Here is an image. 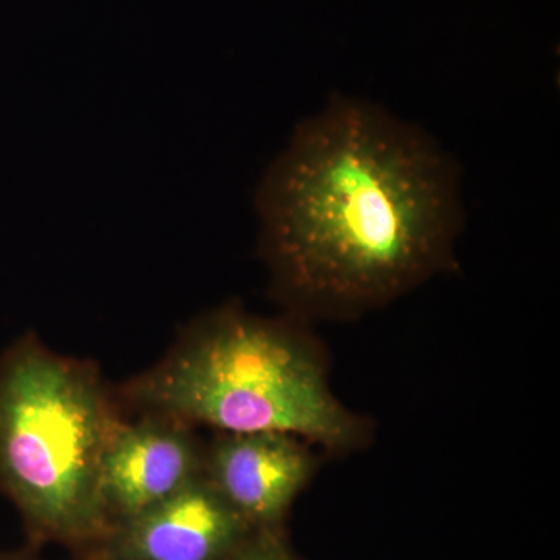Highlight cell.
I'll return each instance as SVG.
<instances>
[{"label": "cell", "instance_id": "obj_4", "mask_svg": "<svg viewBox=\"0 0 560 560\" xmlns=\"http://www.w3.org/2000/svg\"><path fill=\"white\" fill-rule=\"evenodd\" d=\"M319 467L318 448L293 434L217 431L206 444L202 477L250 529L285 528Z\"/></svg>", "mask_w": 560, "mask_h": 560}, {"label": "cell", "instance_id": "obj_8", "mask_svg": "<svg viewBox=\"0 0 560 560\" xmlns=\"http://www.w3.org/2000/svg\"><path fill=\"white\" fill-rule=\"evenodd\" d=\"M0 560H43L35 547L22 548L16 551H0Z\"/></svg>", "mask_w": 560, "mask_h": 560}, {"label": "cell", "instance_id": "obj_2", "mask_svg": "<svg viewBox=\"0 0 560 560\" xmlns=\"http://www.w3.org/2000/svg\"><path fill=\"white\" fill-rule=\"evenodd\" d=\"M117 400L224 433L293 434L329 456L366 451L375 436L374 422L331 389L329 352L312 324L253 315L238 302L195 319Z\"/></svg>", "mask_w": 560, "mask_h": 560}, {"label": "cell", "instance_id": "obj_6", "mask_svg": "<svg viewBox=\"0 0 560 560\" xmlns=\"http://www.w3.org/2000/svg\"><path fill=\"white\" fill-rule=\"evenodd\" d=\"M250 530L205 477L116 523L86 560H223Z\"/></svg>", "mask_w": 560, "mask_h": 560}, {"label": "cell", "instance_id": "obj_1", "mask_svg": "<svg viewBox=\"0 0 560 560\" xmlns=\"http://www.w3.org/2000/svg\"><path fill=\"white\" fill-rule=\"evenodd\" d=\"M256 208L272 298L308 324L359 319L458 265L456 162L360 98L338 95L298 125Z\"/></svg>", "mask_w": 560, "mask_h": 560}, {"label": "cell", "instance_id": "obj_5", "mask_svg": "<svg viewBox=\"0 0 560 560\" xmlns=\"http://www.w3.org/2000/svg\"><path fill=\"white\" fill-rule=\"evenodd\" d=\"M206 444L195 427L158 412L121 420L103 459L102 493L113 525L136 517L202 477Z\"/></svg>", "mask_w": 560, "mask_h": 560}, {"label": "cell", "instance_id": "obj_7", "mask_svg": "<svg viewBox=\"0 0 560 560\" xmlns=\"http://www.w3.org/2000/svg\"><path fill=\"white\" fill-rule=\"evenodd\" d=\"M223 560H302L287 539L285 528L250 529Z\"/></svg>", "mask_w": 560, "mask_h": 560}, {"label": "cell", "instance_id": "obj_3", "mask_svg": "<svg viewBox=\"0 0 560 560\" xmlns=\"http://www.w3.org/2000/svg\"><path fill=\"white\" fill-rule=\"evenodd\" d=\"M124 408L90 360L25 335L0 359V492L32 547L90 559L113 529L102 493L105 453Z\"/></svg>", "mask_w": 560, "mask_h": 560}]
</instances>
